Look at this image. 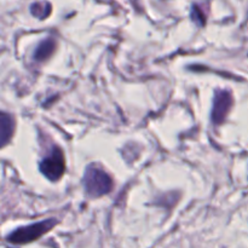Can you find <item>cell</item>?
I'll list each match as a JSON object with an SVG mask.
<instances>
[{"instance_id":"cell-5","label":"cell","mask_w":248,"mask_h":248,"mask_svg":"<svg viewBox=\"0 0 248 248\" xmlns=\"http://www.w3.org/2000/svg\"><path fill=\"white\" fill-rule=\"evenodd\" d=\"M15 128H16V121H15L14 116L2 111L0 114V144L1 147H5L11 140Z\"/></svg>"},{"instance_id":"cell-9","label":"cell","mask_w":248,"mask_h":248,"mask_svg":"<svg viewBox=\"0 0 248 248\" xmlns=\"http://www.w3.org/2000/svg\"><path fill=\"white\" fill-rule=\"evenodd\" d=\"M131 1H132L133 4H135V5H137V4H138V0H131Z\"/></svg>"},{"instance_id":"cell-6","label":"cell","mask_w":248,"mask_h":248,"mask_svg":"<svg viewBox=\"0 0 248 248\" xmlns=\"http://www.w3.org/2000/svg\"><path fill=\"white\" fill-rule=\"evenodd\" d=\"M56 47H57V41L51 38V36H47L44 40H41L39 45L36 46L35 51H34L33 60L38 63L45 62L55 53Z\"/></svg>"},{"instance_id":"cell-3","label":"cell","mask_w":248,"mask_h":248,"mask_svg":"<svg viewBox=\"0 0 248 248\" xmlns=\"http://www.w3.org/2000/svg\"><path fill=\"white\" fill-rule=\"evenodd\" d=\"M39 170L48 181H60L65 171V159L63 150L57 145H53L48 154L40 161Z\"/></svg>"},{"instance_id":"cell-1","label":"cell","mask_w":248,"mask_h":248,"mask_svg":"<svg viewBox=\"0 0 248 248\" xmlns=\"http://www.w3.org/2000/svg\"><path fill=\"white\" fill-rule=\"evenodd\" d=\"M82 186L89 198L97 199L110 193L114 188V182L108 172L99 165L91 164L85 170Z\"/></svg>"},{"instance_id":"cell-4","label":"cell","mask_w":248,"mask_h":248,"mask_svg":"<svg viewBox=\"0 0 248 248\" xmlns=\"http://www.w3.org/2000/svg\"><path fill=\"white\" fill-rule=\"evenodd\" d=\"M234 98L232 92L228 90H216L213 97V107L211 111V119L216 126H219L227 119L228 114L232 110Z\"/></svg>"},{"instance_id":"cell-8","label":"cell","mask_w":248,"mask_h":248,"mask_svg":"<svg viewBox=\"0 0 248 248\" xmlns=\"http://www.w3.org/2000/svg\"><path fill=\"white\" fill-rule=\"evenodd\" d=\"M191 19H193V21L195 22L198 26H200V27L205 26L206 15H205V12H203V10L201 9L199 5L194 4L193 6H191Z\"/></svg>"},{"instance_id":"cell-2","label":"cell","mask_w":248,"mask_h":248,"mask_svg":"<svg viewBox=\"0 0 248 248\" xmlns=\"http://www.w3.org/2000/svg\"><path fill=\"white\" fill-rule=\"evenodd\" d=\"M58 223L60 222L56 218H47V219L26 225V227H19L7 235L6 241L12 245L31 244V242L43 237L45 234H47Z\"/></svg>"},{"instance_id":"cell-7","label":"cell","mask_w":248,"mask_h":248,"mask_svg":"<svg viewBox=\"0 0 248 248\" xmlns=\"http://www.w3.org/2000/svg\"><path fill=\"white\" fill-rule=\"evenodd\" d=\"M50 11H51L50 2L39 1V2H34V4L31 6V15L38 17V18L40 19H45L46 17L50 15Z\"/></svg>"}]
</instances>
